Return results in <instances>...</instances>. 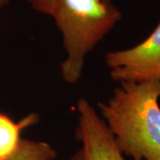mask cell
<instances>
[{"instance_id": "1", "label": "cell", "mask_w": 160, "mask_h": 160, "mask_svg": "<svg viewBox=\"0 0 160 160\" xmlns=\"http://www.w3.org/2000/svg\"><path fill=\"white\" fill-rule=\"evenodd\" d=\"M160 79L121 82L98 103L99 115L123 155L133 160H160Z\"/></svg>"}, {"instance_id": "2", "label": "cell", "mask_w": 160, "mask_h": 160, "mask_svg": "<svg viewBox=\"0 0 160 160\" xmlns=\"http://www.w3.org/2000/svg\"><path fill=\"white\" fill-rule=\"evenodd\" d=\"M50 16L62 35L67 58L62 78L75 85L82 78L86 55L122 19L112 0H55Z\"/></svg>"}, {"instance_id": "3", "label": "cell", "mask_w": 160, "mask_h": 160, "mask_svg": "<svg viewBox=\"0 0 160 160\" xmlns=\"http://www.w3.org/2000/svg\"><path fill=\"white\" fill-rule=\"evenodd\" d=\"M105 62L111 79L119 83L160 79V22L137 46L109 52Z\"/></svg>"}, {"instance_id": "4", "label": "cell", "mask_w": 160, "mask_h": 160, "mask_svg": "<svg viewBox=\"0 0 160 160\" xmlns=\"http://www.w3.org/2000/svg\"><path fill=\"white\" fill-rule=\"evenodd\" d=\"M76 138L81 147L70 160H126L106 123L88 101L77 103Z\"/></svg>"}, {"instance_id": "5", "label": "cell", "mask_w": 160, "mask_h": 160, "mask_svg": "<svg viewBox=\"0 0 160 160\" xmlns=\"http://www.w3.org/2000/svg\"><path fill=\"white\" fill-rule=\"evenodd\" d=\"M39 121L37 113H30L19 121H14L8 115L0 112V160L8 159L17 150L25 129Z\"/></svg>"}, {"instance_id": "6", "label": "cell", "mask_w": 160, "mask_h": 160, "mask_svg": "<svg viewBox=\"0 0 160 160\" xmlns=\"http://www.w3.org/2000/svg\"><path fill=\"white\" fill-rule=\"evenodd\" d=\"M57 156L49 143L22 139L17 150L6 160H55Z\"/></svg>"}, {"instance_id": "7", "label": "cell", "mask_w": 160, "mask_h": 160, "mask_svg": "<svg viewBox=\"0 0 160 160\" xmlns=\"http://www.w3.org/2000/svg\"><path fill=\"white\" fill-rule=\"evenodd\" d=\"M30 7L40 13L50 15L55 0H26Z\"/></svg>"}, {"instance_id": "8", "label": "cell", "mask_w": 160, "mask_h": 160, "mask_svg": "<svg viewBox=\"0 0 160 160\" xmlns=\"http://www.w3.org/2000/svg\"><path fill=\"white\" fill-rule=\"evenodd\" d=\"M11 0H0V10L3 9L5 6H6L9 3H10Z\"/></svg>"}]
</instances>
